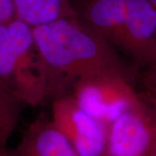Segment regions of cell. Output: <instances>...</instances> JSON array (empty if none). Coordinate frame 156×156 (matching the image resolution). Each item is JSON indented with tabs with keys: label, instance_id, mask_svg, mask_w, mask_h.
<instances>
[{
	"label": "cell",
	"instance_id": "obj_1",
	"mask_svg": "<svg viewBox=\"0 0 156 156\" xmlns=\"http://www.w3.org/2000/svg\"><path fill=\"white\" fill-rule=\"evenodd\" d=\"M32 31L46 69V99L69 95L80 80L100 73L139 79V68L76 17L34 26Z\"/></svg>",
	"mask_w": 156,
	"mask_h": 156
},
{
	"label": "cell",
	"instance_id": "obj_3",
	"mask_svg": "<svg viewBox=\"0 0 156 156\" xmlns=\"http://www.w3.org/2000/svg\"><path fill=\"white\" fill-rule=\"evenodd\" d=\"M69 95L107 128L140 98L135 81L115 73H100L83 78L75 84Z\"/></svg>",
	"mask_w": 156,
	"mask_h": 156
},
{
	"label": "cell",
	"instance_id": "obj_4",
	"mask_svg": "<svg viewBox=\"0 0 156 156\" xmlns=\"http://www.w3.org/2000/svg\"><path fill=\"white\" fill-rule=\"evenodd\" d=\"M155 154L156 108L140 95L108 127L106 156H154Z\"/></svg>",
	"mask_w": 156,
	"mask_h": 156
},
{
	"label": "cell",
	"instance_id": "obj_9",
	"mask_svg": "<svg viewBox=\"0 0 156 156\" xmlns=\"http://www.w3.org/2000/svg\"><path fill=\"white\" fill-rule=\"evenodd\" d=\"M22 104L0 85V147H6L16 128Z\"/></svg>",
	"mask_w": 156,
	"mask_h": 156
},
{
	"label": "cell",
	"instance_id": "obj_6",
	"mask_svg": "<svg viewBox=\"0 0 156 156\" xmlns=\"http://www.w3.org/2000/svg\"><path fill=\"white\" fill-rule=\"evenodd\" d=\"M115 48L138 68L156 63V8L149 0L127 1V14Z\"/></svg>",
	"mask_w": 156,
	"mask_h": 156
},
{
	"label": "cell",
	"instance_id": "obj_14",
	"mask_svg": "<svg viewBox=\"0 0 156 156\" xmlns=\"http://www.w3.org/2000/svg\"><path fill=\"white\" fill-rule=\"evenodd\" d=\"M154 156H156V154H154Z\"/></svg>",
	"mask_w": 156,
	"mask_h": 156
},
{
	"label": "cell",
	"instance_id": "obj_7",
	"mask_svg": "<svg viewBox=\"0 0 156 156\" xmlns=\"http://www.w3.org/2000/svg\"><path fill=\"white\" fill-rule=\"evenodd\" d=\"M11 156H78L66 137L51 121L40 119L31 124Z\"/></svg>",
	"mask_w": 156,
	"mask_h": 156
},
{
	"label": "cell",
	"instance_id": "obj_8",
	"mask_svg": "<svg viewBox=\"0 0 156 156\" xmlns=\"http://www.w3.org/2000/svg\"><path fill=\"white\" fill-rule=\"evenodd\" d=\"M16 17L31 27L76 17L72 0H14Z\"/></svg>",
	"mask_w": 156,
	"mask_h": 156
},
{
	"label": "cell",
	"instance_id": "obj_2",
	"mask_svg": "<svg viewBox=\"0 0 156 156\" xmlns=\"http://www.w3.org/2000/svg\"><path fill=\"white\" fill-rule=\"evenodd\" d=\"M0 85L22 105L46 99V69L32 27L16 17L0 24Z\"/></svg>",
	"mask_w": 156,
	"mask_h": 156
},
{
	"label": "cell",
	"instance_id": "obj_12",
	"mask_svg": "<svg viewBox=\"0 0 156 156\" xmlns=\"http://www.w3.org/2000/svg\"><path fill=\"white\" fill-rule=\"evenodd\" d=\"M0 156H11V152L6 148V147H0Z\"/></svg>",
	"mask_w": 156,
	"mask_h": 156
},
{
	"label": "cell",
	"instance_id": "obj_5",
	"mask_svg": "<svg viewBox=\"0 0 156 156\" xmlns=\"http://www.w3.org/2000/svg\"><path fill=\"white\" fill-rule=\"evenodd\" d=\"M51 122L63 134L78 156H106L108 128L66 95L51 101Z\"/></svg>",
	"mask_w": 156,
	"mask_h": 156
},
{
	"label": "cell",
	"instance_id": "obj_13",
	"mask_svg": "<svg viewBox=\"0 0 156 156\" xmlns=\"http://www.w3.org/2000/svg\"><path fill=\"white\" fill-rule=\"evenodd\" d=\"M149 1L151 2V4L156 8V0H149Z\"/></svg>",
	"mask_w": 156,
	"mask_h": 156
},
{
	"label": "cell",
	"instance_id": "obj_10",
	"mask_svg": "<svg viewBox=\"0 0 156 156\" xmlns=\"http://www.w3.org/2000/svg\"><path fill=\"white\" fill-rule=\"evenodd\" d=\"M139 78L142 86L140 94L146 101L156 108V63L145 68V71Z\"/></svg>",
	"mask_w": 156,
	"mask_h": 156
},
{
	"label": "cell",
	"instance_id": "obj_11",
	"mask_svg": "<svg viewBox=\"0 0 156 156\" xmlns=\"http://www.w3.org/2000/svg\"><path fill=\"white\" fill-rule=\"evenodd\" d=\"M15 17V1L0 0V24L10 21Z\"/></svg>",
	"mask_w": 156,
	"mask_h": 156
}]
</instances>
